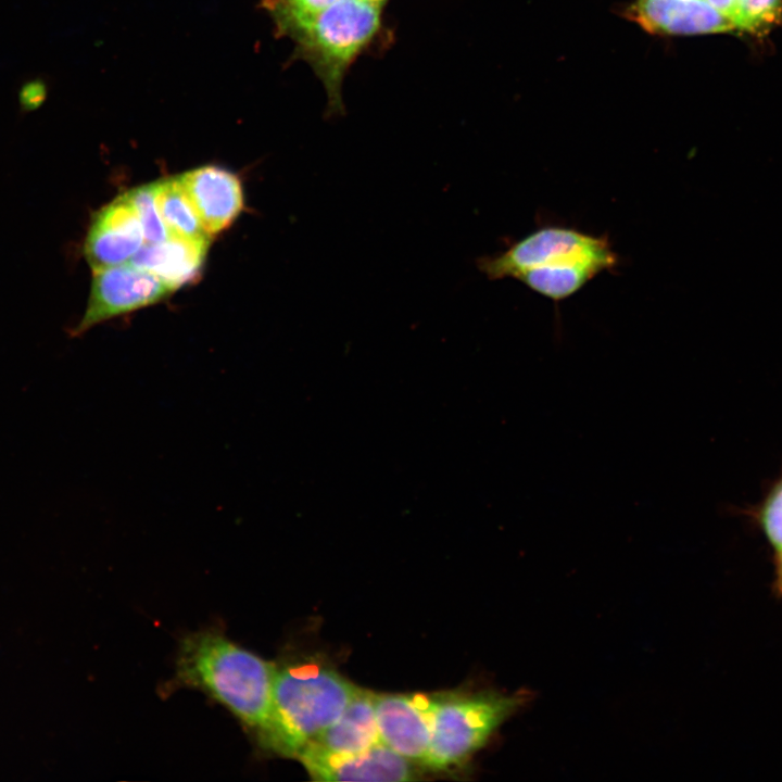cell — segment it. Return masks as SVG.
<instances>
[{
	"label": "cell",
	"mask_w": 782,
	"mask_h": 782,
	"mask_svg": "<svg viewBox=\"0 0 782 782\" xmlns=\"http://www.w3.org/2000/svg\"><path fill=\"white\" fill-rule=\"evenodd\" d=\"M156 202L162 220L173 237L206 239V232L179 175L156 181Z\"/></svg>",
	"instance_id": "5bb4252c"
},
{
	"label": "cell",
	"mask_w": 782,
	"mask_h": 782,
	"mask_svg": "<svg viewBox=\"0 0 782 782\" xmlns=\"http://www.w3.org/2000/svg\"><path fill=\"white\" fill-rule=\"evenodd\" d=\"M179 178L210 236L231 225L243 209L241 181L223 167L206 165Z\"/></svg>",
	"instance_id": "30bf717a"
},
{
	"label": "cell",
	"mask_w": 782,
	"mask_h": 782,
	"mask_svg": "<svg viewBox=\"0 0 782 782\" xmlns=\"http://www.w3.org/2000/svg\"><path fill=\"white\" fill-rule=\"evenodd\" d=\"M632 11L634 20L653 34L699 35L736 28L705 0H638Z\"/></svg>",
	"instance_id": "8fae6325"
},
{
	"label": "cell",
	"mask_w": 782,
	"mask_h": 782,
	"mask_svg": "<svg viewBox=\"0 0 782 782\" xmlns=\"http://www.w3.org/2000/svg\"><path fill=\"white\" fill-rule=\"evenodd\" d=\"M209 245L210 238L171 236L157 243H144L129 263L155 275L176 290L198 277Z\"/></svg>",
	"instance_id": "7c38bea8"
},
{
	"label": "cell",
	"mask_w": 782,
	"mask_h": 782,
	"mask_svg": "<svg viewBox=\"0 0 782 782\" xmlns=\"http://www.w3.org/2000/svg\"><path fill=\"white\" fill-rule=\"evenodd\" d=\"M381 8L363 0H339L294 37L326 88L331 112L342 110L344 72L378 31Z\"/></svg>",
	"instance_id": "277c9868"
},
{
	"label": "cell",
	"mask_w": 782,
	"mask_h": 782,
	"mask_svg": "<svg viewBox=\"0 0 782 782\" xmlns=\"http://www.w3.org/2000/svg\"><path fill=\"white\" fill-rule=\"evenodd\" d=\"M525 702L524 693L430 695L431 737L424 764L444 769L467 760Z\"/></svg>",
	"instance_id": "3957f363"
},
{
	"label": "cell",
	"mask_w": 782,
	"mask_h": 782,
	"mask_svg": "<svg viewBox=\"0 0 782 782\" xmlns=\"http://www.w3.org/2000/svg\"><path fill=\"white\" fill-rule=\"evenodd\" d=\"M618 255L607 236H593L563 226H545L512 243L505 251L477 260L478 269L491 280L515 278L539 267L591 264L603 272L615 269Z\"/></svg>",
	"instance_id": "5b68a950"
},
{
	"label": "cell",
	"mask_w": 782,
	"mask_h": 782,
	"mask_svg": "<svg viewBox=\"0 0 782 782\" xmlns=\"http://www.w3.org/2000/svg\"><path fill=\"white\" fill-rule=\"evenodd\" d=\"M736 28L756 31L775 22L782 13V0H737Z\"/></svg>",
	"instance_id": "ac0fdd59"
},
{
	"label": "cell",
	"mask_w": 782,
	"mask_h": 782,
	"mask_svg": "<svg viewBox=\"0 0 782 782\" xmlns=\"http://www.w3.org/2000/svg\"><path fill=\"white\" fill-rule=\"evenodd\" d=\"M774 590L782 595V552L775 554V584Z\"/></svg>",
	"instance_id": "44dd1931"
},
{
	"label": "cell",
	"mask_w": 782,
	"mask_h": 782,
	"mask_svg": "<svg viewBox=\"0 0 782 782\" xmlns=\"http://www.w3.org/2000/svg\"><path fill=\"white\" fill-rule=\"evenodd\" d=\"M603 270L591 264H576L560 267H539L519 273V280L532 291L553 301L573 295Z\"/></svg>",
	"instance_id": "9a60e30c"
},
{
	"label": "cell",
	"mask_w": 782,
	"mask_h": 782,
	"mask_svg": "<svg viewBox=\"0 0 782 782\" xmlns=\"http://www.w3.org/2000/svg\"><path fill=\"white\" fill-rule=\"evenodd\" d=\"M356 689L319 663L277 669L270 712L257 734L261 742L279 755L295 758L341 716Z\"/></svg>",
	"instance_id": "7a4b0ae2"
},
{
	"label": "cell",
	"mask_w": 782,
	"mask_h": 782,
	"mask_svg": "<svg viewBox=\"0 0 782 782\" xmlns=\"http://www.w3.org/2000/svg\"><path fill=\"white\" fill-rule=\"evenodd\" d=\"M363 1H366V2H369V3H373V4H377V5H379V7H382L383 3H384L387 0H363Z\"/></svg>",
	"instance_id": "7402d4cb"
},
{
	"label": "cell",
	"mask_w": 782,
	"mask_h": 782,
	"mask_svg": "<svg viewBox=\"0 0 782 782\" xmlns=\"http://www.w3.org/2000/svg\"><path fill=\"white\" fill-rule=\"evenodd\" d=\"M718 12L731 20L736 27L739 13L737 0H705Z\"/></svg>",
	"instance_id": "ffe728a7"
},
{
	"label": "cell",
	"mask_w": 782,
	"mask_h": 782,
	"mask_svg": "<svg viewBox=\"0 0 782 782\" xmlns=\"http://www.w3.org/2000/svg\"><path fill=\"white\" fill-rule=\"evenodd\" d=\"M48 94V84L42 77L26 80L18 90V104L22 111L38 109Z\"/></svg>",
	"instance_id": "d6986e66"
},
{
	"label": "cell",
	"mask_w": 782,
	"mask_h": 782,
	"mask_svg": "<svg viewBox=\"0 0 782 782\" xmlns=\"http://www.w3.org/2000/svg\"><path fill=\"white\" fill-rule=\"evenodd\" d=\"M174 291L130 263L94 270L87 308L72 335L79 336L102 321L154 304Z\"/></svg>",
	"instance_id": "8992f818"
},
{
	"label": "cell",
	"mask_w": 782,
	"mask_h": 782,
	"mask_svg": "<svg viewBox=\"0 0 782 782\" xmlns=\"http://www.w3.org/2000/svg\"><path fill=\"white\" fill-rule=\"evenodd\" d=\"M144 244L142 226L123 194L92 217L84 254L92 272L129 263Z\"/></svg>",
	"instance_id": "9c48e42d"
},
{
	"label": "cell",
	"mask_w": 782,
	"mask_h": 782,
	"mask_svg": "<svg viewBox=\"0 0 782 782\" xmlns=\"http://www.w3.org/2000/svg\"><path fill=\"white\" fill-rule=\"evenodd\" d=\"M339 0H269L268 9L277 26L295 37L326 9Z\"/></svg>",
	"instance_id": "2e32d148"
},
{
	"label": "cell",
	"mask_w": 782,
	"mask_h": 782,
	"mask_svg": "<svg viewBox=\"0 0 782 782\" xmlns=\"http://www.w3.org/2000/svg\"><path fill=\"white\" fill-rule=\"evenodd\" d=\"M374 696L357 688L341 716L311 744L335 754L361 753L380 744Z\"/></svg>",
	"instance_id": "4fadbf2b"
},
{
	"label": "cell",
	"mask_w": 782,
	"mask_h": 782,
	"mask_svg": "<svg viewBox=\"0 0 782 782\" xmlns=\"http://www.w3.org/2000/svg\"><path fill=\"white\" fill-rule=\"evenodd\" d=\"M381 743L403 757L424 762L430 745V694H375Z\"/></svg>",
	"instance_id": "ba28073f"
},
{
	"label": "cell",
	"mask_w": 782,
	"mask_h": 782,
	"mask_svg": "<svg viewBox=\"0 0 782 782\" xmlns=\"http://www.w3.org/2000/svg\"><path fill=\"white\" fill-rule=\"evenodd\" d=\"M295 758L316 781H411L416 778L412 760L383 743L355 754H335L314 744Z\"/></svg>",
	"instance_id": "52a82bcc"
},
{
	"label": "cell",
	"mask_w": 782,
	"mask_h": 782,
	"mask_svg": "<svg viewBox=\"0 0 782 782\" xmlns=\"http://www.w3.org/2000/svg\"><path fill=\"white\" fill-rule=\"evenodd\" d=\"M124 195L142 226L144 243H157L171 237L159 212L156 181L134 188Z\"/></svg>",
	"instance_id": "e0dca14e"
},
{
	"label": "cell",
	"mask_w": 782,
	"mask_h": 782,
	"mask_svg": "<svg viewBox=\"0 0 782 782\" xmlns=\"http://www.w3.org/2000/svg\"><path fill=\"white\" fill-rule=\"evenodd\" d=\"M276 666L224 635L202 631L184 639L177 677L205 691L257 734L272 707Z\"/></svg>",
	"instance_id": "6da1fadb"
}]
</instances>
